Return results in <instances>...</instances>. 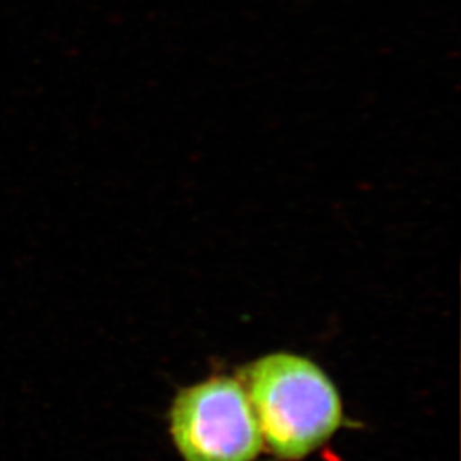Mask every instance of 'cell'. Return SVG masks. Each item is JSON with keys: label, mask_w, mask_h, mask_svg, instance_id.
Here are the masks:
<instances>
[{"label": "cell", "mask_w": 461, "mask_h": 461, "mask_svg": "<svg viewBox=\"0 0 461 461\" xmlns=\"http://www.w3.org/2000/svg\"><path fill=\"white\" fill-rule=\"evenodd\" d=\"M263 444L276 457L297 461L326 444L342 424L335 384L312 360L274 353L244 370Z\"/></svg>", "instance_id": "1"}, {"label": "cell", "mask_w": 461, "mask_h": 461, "mask_svg": "<svg viewBox=\"0 0 461 461\" xmlns=\"http://www.w3.org/2000/svg\"><path fill=\"white\" fill-rule=\"evenodd\" d=\"M169 430L184 461H254L263 448L247 390L227 376L179 392L169 411Z\"/></svg>", "instance_id": "2"}]
</instances>
